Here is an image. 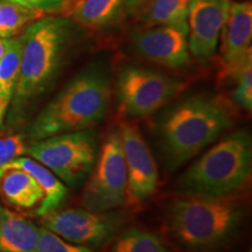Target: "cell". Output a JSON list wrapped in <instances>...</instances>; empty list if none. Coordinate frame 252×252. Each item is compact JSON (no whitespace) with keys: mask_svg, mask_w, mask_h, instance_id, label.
I'll use <instances>...</instances> for the list:
<instances>
[{"mask_svg":"<svg viewBox=\"0 0 252 252\" xmlns=\"http://www.w3.org/2000/svg\"><path fill=\"white\" fill-rule=\"evenodd\" d=\"M125 6V0H74L68 12L77 23L100 28L112 24Z\"/></svg>","mask_w":252,"mask_h":252,"instance_id":"obj_17","label":"cell"},{"mask_svg":"<svg viewBox=\"0 0 252 252\" xmlns=\"http://www.w3.org/2000/svg\"><path fill=\"white\" fill-rule=\"evenodd\" d=\"M128 220L124 212H91L80 209L53 210L41 216V223L70 243L90 249L102 248L124 230Z\"/></svg>","mask_w":252,"mask_h":252,"instance_id":"obj_9","label":"cell"},{"mask_svg":"<svg viewBox=\"0 0 252 252\" xmlns=\"http://www.w3.org/2000/svg\"><path fill=\"white\" fill-rule=\"evenodd\" d=\"M245 216V207L229 196H187L168 208L167 222L172 235L194 252L214 250L235 235Z\"/></svg>","mask_w":252,"mask_h":252,"instance_id":"obj_3","label":"cell"},{"mask_svg":"<svg viewBox=\"0 0 252 252\" xmlns=\"http://www.w3.org/2000/svg\"><path fill=\"white\" fill-rule=\"evenodd\" d=\"M46 12L5 0L0 2V37L11 39L45 17Z\"/></svg>","mask_w":252,"mask_h":252,"instance_id":"obj_18","label":"cell"},{"mask_svg":"<svg viewBox=\"0 0 252 252\" xmlns=\"http://www.w3.org/2000/svg\"><path fill=\"white\" fill-rule=\"evenodd\" d=\"M127 171L119 128L106 135L97 161L81 196V204L91 212L121 208L127 198Z\"/></svg>","mask_w":252,"mask_h":252,"instance_id":"obj_8","label":"cell"},{"mask_svg":"<svg viewBox=\"0 0 252 252\" xmlns=\"http://www.w3.org/2000/svg\"><path fill=\"white\" fill-rule=\"evenodd\" d=\"M220 36L222 60L228 72L235 75L243 65L251 61V2H231Z\"/></svg>","mask_w":252,"mask_h":252,"instance_id":"obj_13","label":"cell"},{"mask_svg":"<svg viewBox=\"0 0 252 252\" xmlns=\"http://www.w3.org/2000/svg\"><path fill=\"white\" fill-rule=\"evenodd\" d=\"M99 149V134L93 127L32 141L26 153L63 184L76 187L93 172Z\"/></svg>","mask_w":252,"mask_h":252,"instance_id":"obj_6","label":"cell"},{"mask_svg":"<svg viewBox=\"0 0 252 252\" xmlns=\"http://www.w3.org/2000/svg\"><path fill=\"white\" fill-rule=\"evenodd\" d=\"M111 83L105 69L93 65L76 75L32 122L27 138L36 141L52 135L93 128L105 118Z\"/></svg>","mask_w":252,"mask_h":252,"instance_id":"obj_2","label":"cell"},{"mask_svg":"<svg viewBox=\"0 0 252 252\" xmlns=\"http://www.w3.org/2000/svg\"><path fill=\"white\" fill-rule=\"evenodd\" d=\"M149 0H125L124 8L128 13H134L138 9H140L145 4H147Z\"/></svg>","mask_w":252,"mask_h":252,"instance_id":"obj_26","label":"cell"},{"mask_svg":"<svg viewBox=\"0 0 252 252\" xmlns=\"http://www.w3.org/2000/svg\"><path fill=\"white\" fill-rule=\"evenodd\" d=\"M0 191L8 203L19 209H32L42 202L43 190L24 169L6 167L0 175Z\"/></svg>","mask_w":252,"mask_h":252,"instance_id":"obj_15","label":"cell"},{"mask_svg":"<svg viewBox=\"0 0 252 252\" xmlns=\"http://www.w3.org/2000/svg\"><path fill=\"white\" fill-rule=\"evenodd\" d=\"M7 1L15 2V4L26 6V7L30 8L48 12L50 9L59 7L62 4L63 0H7Z\"/></svg>","mask_w":252,"mask_h":252,"instance_id":"obj_25","label":"cell"},{"mask_svg":"<svg viewBox=\"0 0 252 252\" xmlns=\"http://www.w3.org/2000/svg\"><path fill=\"white\" fill-rule=\"evenodd\" d=\"M36 252H96L94 249L70 243L49 231L45 226L40 228V238Z\"/></svg>","mask_w":252,"mask_h":252,"instance_id":"obj_22","label":"cell"},{"mask_svg":"<svg viewBox=\"0 0 252 252\" xmlns=\"http://www.w3.org/2000/svg\"><path fill=\"white\" fill-rule=\"evenodd\" d=\"M7 214H8V209H6L0 204V228H1V224L2 222H4L6 217H7Z\"/></svg>","mask_w":252,"mask_h":252,"instance_id":"obj_29","label":"cell"},{"mask_svg":"<svg viewBox=\"0 0 252 252\" xmlns=\"http://www.w3.org/2000/svg\"><path fill=\"white\" fill-rule=\"evenodd\" d=\"M193 0H149L143 21L147 27L178 24L187 20Z\"/></svg>","mask_w":252,"mask_h":252,"instance_id":"obj_19","label":"cell"},{"mask_svg":"<svg viewBox=\"0 0 252 252\" xmlns=\"http://www.w3.org/2000/svg\"><path fill=\"white\" fill-rule=\"evenodd\" d=\"M118 128L127 171L126 202L143 203L157 190L159 182L157 162L137 126L126 121L122 122Z\"/></svg>","mask_w":252,"mask_h":252,"instance_id":"obj_10","label":"cell"},{"mask_svg":"<svg viewBox=\"0 0 252 252\" xmlns=\"http://www.w3.org/2000/svg\"><path fill=\"white\" fill-rule=\"evenodd\" d=\"M9 43V39H6V37H0V59L1 56L5 54L6 49H7Z\"/></svg>","mask_w":252,"mask_h":252,"instance_id":"obj_28","label":"cell"},{"mask_svg":"<svg viewBox=\"0 0 252 252\" xmlns=\"http://www.w3.org/2000/svg\"><path fill=\"white\" fill-rule=\"evenodd\" d=\"M27 141L24 134L0 137V175L9 162L26 153Z\"/></svg>","mask_w":252,"mask_h":252,"instance_id":"obj_24","label":"cell"},{"mask_svg":"<svg viewBox=\"0 0 252 252\" xmlns=\"http://www.w3.org/2000/svg\"><path fill=\"white\" fill-rule=\"evenodd\" d=\"M39 238V226L8 210L0 228V252H36Z\"/></svg>","mask_w":252,"mask_h":252,"instance_id":"obj_16","label":"cell"},{"mask_svg":"<svg viewBox=\"0 0 252 252\" xmlns=\"http://www.w3.org/2000/svg\"><path fill=\"white\" fill-rule=\"evenodd\" d=\"M237 86H236L232 97L238 106L245 111H251L252 109V64L251 61L243 65L236 72Z\"/></svg>","mask_w":252,"mask_h":252,"instance_id":"obj_23","label":"cell"},{"mask_svg":"<svg viewBox=\"0 0 252 252\" xmlns=\"http://www.w3.org/2000/svg\"><path fill=\"white\" fill-rule=\"evenodd\" d=\"M64 18H41L21 36L20 70L13 98V110L21 111L45 91L61 67L70 33Z\"/></svg>","mask_w":252,"mask_h":252,"instance_id":"obj_5","label":"cell"},{"mask_svg":"<svg viewBox=\"0 0 252 252\" xmlns=\"http://www.w3.org/2000/svg\"><path fill=\"white\" fill-rule=\"evenodd\" d=\"M232 126L230 113L215 99L193 96L167 109L157 122L166 168L175 171L210 146Z\"/></svg>","mask_w":252,"mask_h":252,"instance_id":"obj_1","label":"cell"},{"mask_svg":"<svg viewBox=\"0 0 252 252\" xmlns=\"http://www.w3.org/2000/svg\"><path fill=\"white\" fill-rule=\"evenodd\" d=\"M137 54L157 64L178 69L190 62L187 20L149 27L133 36Z\"/></svg>","mask_w":252,"mask_h":252,"instance_id":"obj_11","label":"cell"},{"mask_svg":"<svg viewBox=\"0 0 252 252\" xmlns=\"http://www.w3.org/2000/svg\"><path fill=\"white\" fill-rule=\"evenodd\" d=\"M111 252H171L159 236L147 230H123L111 248Z\"/></svg>","mask_w":252,"mask_h":252,"instance_id":"obj_20","label":"cell"},{"mask_svg":"<svg viewBox=\"0 0 252 252\" xmlns=\"http://www.w3.org/2000/svg\"><path fill=\"white\" fill-rule=\"evenodd\" d=\"M231 0H193L189 7L188 48L200 62L215 54L220 33L228 18Z\"/></svg>","mask_w":252,"mask_h":252,"instance_id":"obj_12","label":"cell"},{"mask_svg":"<svg viewBox=\"0 0 252 252\" xmlns=\"http://www.w3.org/2000/svg\"><path fill=\"white\" fill-rule=\"evenodd\" d=\"M21 59V37L9 39L5 54L0 59V97L9 105L17 86Z\"/></svg>","mask_w":252,"mask_h":252,"instance_id":"obj_21","label":"cell"},{"mask_svg":"<svg viewBox=\"0 0 252 252\" xmlns=\"http://www.w3.org/2000/svg\"><path fill=\"white\" fill-rule=\"evenodd\" d=\"M184 87V82L161 71L127 65L116 82L119 115L125 121L151 116L175 98Z\"/></svg>","mask_w":252,"mask_h":252,"instance_id":"obj_7","label":"cell"},{"mask_svg":"<svg viewBox=\"0 0 252 252\" xmlns=\"http://www.w3.org/2000/svg\"><path fill=\"white\" fill-rule=\"evenodd\" d=\"M252 175V140L247 130L234 132L208 150L179 176L175 190L187 196H229Z\"/></svg>","mask_w":252,"mask_h":252,"instance_id":"obj_4","label":"cell"},{"mask_svg":"<svg viewBox=\"0 0 252 252\" xmlns=\"http://www.w3.org/2000/svg\"><path fill=\"white\" fill-rule=\"evenodd\" d=\"M8 108V104L4 102V99L0 97V124H1L2 121H4L6 110Z\"/></svg>","mask_w":252,"mask_h":252,"instance_id":"obj_27","label":"cell"},{"mask_svg":"<svg viewBox=\"0 0 252 252\" xmlns=\"http://www.w3.org/2000/svg\"><path fill=\"white\" fill-rule=\"evenodd\" d=\"M6 167H17V168L24 169L30 173L40 185L45 196H43L42 202L37 207L35 212L36 215H46L53 210L59 209L64 203L65 198L68 196V186L63 184L54 173L50 172L48 168L41 165L36 160L32 159L31 157H19Z\"/></svg>","mask_w":252,"mask_h":252,"instance_id":"obj_14","label":"cell"}]
</instances>
